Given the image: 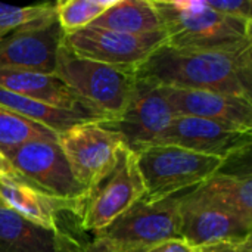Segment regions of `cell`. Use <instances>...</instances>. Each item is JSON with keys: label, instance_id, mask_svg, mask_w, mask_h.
<instances>
[{"label": "cell", "instance_id": "obj_8", "mask_svg": "<svg viewBox=\"0 0 252 252\" xmlns=\"http://www.w3.org/2000/svg\"><path fill=\"white\" fill-rule=\"evenodd\" d=\"M174 117L162 89L146 80L136 78L131 96L123 114L99 124L118 133L124 145L137 154L148 146L157 145Z\"/></svg>", "mask_w": 252, "mask_h": 252}, {"label": "cell", "instance_id": "obj_19", "mask_svg": "<svg viewBox=\"0 0 252 252\" xmlns=\"http://www.w3.org/2000/svg\"><path fill=\"white\" fill-rule=\"evenodd\" d=\"M55 232L46 230L0 201V252H53Z\"/></svg>", "mask_w": 252, "mask_h": 252}, {"label": "cell", "instance_id": "obj_24", "mask_svg": "<svg viewBox=\"0 0 252 252\" xmlns=\"http://www.w3.org/2000/svg\"><path fill=\"white\" fill-rule=\"evenodd\" d=\"M53 252H115L105 241L99 238L84 239L77 236L75 232L61 226L55 232V248Z\"/></svg>", "mask_w": 252, "mask_h": 252}, {"label": "cell", "instance_id": "obj_3", "mask_svg": "<svg viewBox=\"0 0 252 252\" xmlns=\"http://www.w3.org/2000/svg\"><path fill=\"white\" fill-rule=\"evenodd\" d=\"M53 74L99 112L105 121L123 114L136 83L134 69L78 58L63 44L58 52Z\"/></svg>", "mask_w": 252, "mask_h": 252}, {"label": "cell", "instance_id": "obj_12", "mask_svg": "<svg viewBox=\"0 0 252 252\" xmlns=\"http://www.w3.org/2000/svg\"><path fill=\"white\" fill-rule=\"evenodd\" d=\"M252 131L205 118L176 115L157 145H173L196 154L230 161L248 155Z\"/></svg>", "mask_w": 252, "mask_h": 252}, {"label": "cell", "instance_id": "obj_6", "mask_svg": "<svg viewBox=\"0 0 252 252\" xmlns=\"http://www.w3.org/2000/svg\"><path fill=\"white\" fill-rule=\"evenodd\" d=\"M180 195L140 198L105 229L94 233L115 252H146L155 245L180 238Z\"/></svg>", "mask_w": 252, "mask_h": 252}, {"label": "cell", "instance_id": "obj_7", "mask_svg": "<svg viewBox=\"0 0 252 252\" xmlns=\"http://www.w3.org/2000/svg\"><path fill=\"white\" fill-rule=\"evenodd\" d=\"M7 159L24 182L52 198L78 204L87 192L75 179L58 139L30 140L10 152Z\"/></svg>", "mask_w": 252, "mask_h": 252}, {"label": "cell", "instance_id": "obj_2", "mask_svg": "<svg viewBox=\"0 0 252 252\" xmlns=\"http://www.w3.org/2000/svg\"><path fill=\"white\" fill-rule=\"evenodd\" d=\"M152 1L165 28V44L171 47L220 52L252 47V21L223 15L205 0Z\"/></svg>", "mask_w": 252, "mask_h": 252}, {"label": "cell", "instance_id": "obj_18", "mask_svg": "<svg viewBox=\"0 0 252 252\" xmlns=\"http://www.w3.org/2000/svg\"><path fill=\"white\" fill-rule=\"evenodd\" d=\"M195 190L208 201L226 208L252 227L251 173H224L220 170Z\"/></svg>", "mask_w": 252, "mask_h": 252}, {"label": "cell", "instance_id": "obj_10", "mask_svg": "<svg viewBox=\"0 0 252 252\" xmlns=\"http://www.w3.org/2000/svg\"><path fill=\"white\" fill-rule=\"evenodd\" d=\"M165 43V32L130 35L92 25L65 34L62 40V44L78 58L134 71L154 50Z\"/></svg>", "mask_w": 252, "mask_h": 252}, {"label": "cell", "instance_id": "obj_14", "mask_svg": "<svg viewBox=\"0 0 252 252\" xmlns=\"http://www.w3.org/2000/svg\"><path fill=\"white\" fill-rule=\"evenodd\" d=\"M161 89L174 115L205 118L252 131V99L208 90Z\"/></svg>", "mask_w": 252, "mask_h": 252}, {"label": "cell", "instance_id": "obj_16", "mask_svg": "<svg viewBox=\"0 0 252 252\" xmlns=\"http://www.w3.org/2000/svg\"><path fill=\"white\" fill-rule=\"evenodd\" d=\"M0 201L28 221L50 232H56L61 223V216H72L77 205L37 190L19 176L0 180Z\"/></svg>", "mask_w": 252, "mask_h": 252}, {"label": "cell", "instance_id": "obj_1", "mask_svg": "<svg viewBox=\"0 0 252 252\" xmlns=\"http://www.w3.org/2000/svg\"><path fill=\"white\" fill-rule=\"evenodd\" d=\"M251 49L220 52L162 44L136 68L134 74L136 78L161 87L208 90L251 99Z\"/></svg>", "mask_w": 252, "mask_h": 252}, {"label": "cell", "instance_id": "obj_26", "mask_svg": "<svg viewBox=\"0 0 252 252\" xmlns=\"http://www.w3.org/2000/svg\"><path fill=\"white\" fill-rule=\"evenodd\" d=\"M196 250L198 252H252V235L245 239L216 242Z\"/></svg>", "mask_w": 252, "mask_h": 252}, {"label": "cell", "instance_id": "obj_22", "mask_svg": "<svg viewBox=\"0 0 252 252\" xmlns=\"http://www.w3.org/2000/svg\"><path fill=\"white\" fill-rule=\"evenodd\" d=\"M115 0H65L55 3V15L63 34L89 27Z\"/></svg>", "mask_w": 252, "mask_h": 252}, {"label": "cell", "instance_id": "obj_20", "mask_svg": "<svg viewBox=\"0 0 252 252\" xmlns=\"http://www.w3.org/2000/svg\"><path fill=\"white\" fill-rule=\"evenodd\" d=\"M0 106L9 109L24 118H28L34 123H38V124L47 127L49 130L55 131L56 134H61L74 126L89 123L87 120H84L83 117H80L77 114L47 106L44 103H40L30 97L12 93L1 87H0Z\"/></svg>", "mask_w": 252, "mask_h": 252}, {"label": "cell", "instance_id": "obj_21", "mask_svg": "<svg viewBox=\"0 0 252 252\" xmlns=\"http://www.w3.org/2000/svg\"><path fill=\"white\" fill-rule=\"evenodd\" d=\"M37 139H58V134L38 123L0 106V152L4 157L24 143Z\"/></svg>", "mask_w": 252, "mask_h": 252}, {"label": "cell", "instance_id": "obj_15", "mask_svg": "<svg viewBox=\"0 0 252 252\" xmlns=\"http://www.w3.org/2000/svg\"><path fill=\"white\" fill-rule=\"evenodd\" d=\"M0 87L47 106L77 114L89 123L105 121L99 112L78 97L55 74L0 68Z\"/></svg>", "mask_w": 252, "mask_h": 252}, {"label": "cell", "instance_id": "obj_5", "mask_svg": "<svg viewBox=\"0 0 252 252\" xmlns=\"http://www.w3.org/2000/svg\"><path fill=\"white\" fill-rule=\"evenodd\" d=\"M145 196L137 157L128 148L118 152L117 162L78 201L72 216L83 233H96L111 224L134 202Z\"/></svg>", "mask_w": 252, "mask_h": 252}, {"label": "cell", "instance_id": "obj_4", "mask_svg": "<svg viewBox=\"0 0 252 252\" xmlns=\"http://www.w3.org/2000/svg\"><path fill=\"white\" fill-rule=\"evenodd\" d=\"M136 157L148 199H162L195 189L229 162L173 145H152Z\"/></svg>", "mask_w": 252, "mask_h": 252}, {"label": "cell", "instance_id": "obj_17", "mask_svg": "<svg viewBox=\"0 0 252 252\" xmlns=\"http://www.w3.org/2000/svg\"><path fill=\"white\" fill-rule=\"evenodd\" d=\"M90 25L130 35L165 32L152 0H115Z\"/></svg>", "mask_w": 252, "mask_h": 252}, {"label": "cell", "instance_id": "obj_9", "mask_svg": "<svg viewBox=\"0 0 252 252\" xmlns=\"http://www.w3.org/2000/svg\"><path fill=\"white\" fill-rule=\"evenodd\" d=\"M58 143L75 176L87 189L99 182L117 162L123 137L99 123H83L58 134Z\"/></svg>", "mask_w": 252, "mask_h": 252}, {"label": "cell", "instance_id": "obj_27", "mask_svg": "<svg viewBox=\"0 0 252 252\" xmlns=\"http://www.w3.org/2000/svg\"><path fill=\"white\" fill-rule=\"evenodd\" d=\"M146 252H198V250L193 248L190 244H188L185 239L174 238V239H168L155 245L154 248H151Z\"/></svg>", "mask_w": 252, "mask_h": 252}, {"label": "cell", "instance_id": "obj_25", "mask_svg": "<svg viewBox=\"0 0 252 252\" xmlns=\"http://www.w3.org/2000/svg\"><path fill=\"white\" fill-rule=\"evenodd\" d=\"M205 3L223 15L252 21L251 0H205Z\"/></svg>", "mask_w": 252, "mask_h": 252}, {"label": "cell", "instance_id": "obj_28", "mask_svg": "<svg viewBox=\"0 0 252 252\" xmlns=\"http://www.w3.org/2000/svg\"><path fill=\"white\" fill-rule=\"evenodd\" d=\"M18 177L16 171L13 170L10 161L7 159V157H4L1 152H0V180H4V179H15Z\"/></svg>", "mask_w": 252, "mask_h": 252}, {"label": "cell", "instance_id": "obj_11", "mask_svg": "<svg viewBox=\"0 0 252 252\" xmlns=\"http://www.w3.org/2000/svg\"><path fill=\"white\" fill-rule=\"evenodd\" d=\"M63 31L55 10L0 37V68L53 74Z\"/></svg>", "mask_w": 252, "mask_h": 252}, {"label": "cell", "instance_id": "obj_29", "mask_svg": "<svg viewBox=\"0 0 252 252\" xmlns=\"http://www.w3.org/2000/svg\"><path fill=\"white\" fill-rule=\"evenodd\" d=\"M0 37H1V34H0Z\"/></svg>", "mask_w": 252, "mask_h": 252}, {"label": "cell", "instance_id": "obj_23", "mask_svg": "<svg viewBox=\"0 0 252 252\" xmlns=\"http://www.w3.org/2000/svg\"><path fill=\"white\" fill-rule=\"evenodd\" d=\"M53 10H55V3H43L35 6H25V7L0 3V34L4 35L9 31L24 24L44 18Z\"/></svg>", "mask_w": 252, "mask_h": 252}, {"label": "cell", "instance_id": "obj_13", "mask_svg": "<svg viewBox=\"0 0 252 252\" xmlns=\"http://www.w3.org/2000/svg\"><path fill=\"white\" fill-rule=\"evenodd\" d=\"M179 217L180 238L193 248L223 241H239L252 235L251 226L195 189L180 195Z\"/></svg>", "mask_w": 252, "mask_h": 252}]
</instances>
